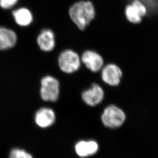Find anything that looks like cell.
<instances>
[{
  "label": "cell",
  "instance_id": "obj_1",
  "mask_svg": "<svg viewBox=\"0 0 158 158\" xmlns=\"http://www.w3.org/2000/svg\"><path fill=\"white\" fill-rule=\"evenodd\" d=\"M69 15L78 29L83 30L94 19L95 10L91 2L79 1L70 8Z\"/></svg>",
  "mask_w": 158,
  "mask_h": 158
},
{
  "label": "cell",
  "instance_id": "obj_2",
  "mask_svg": "<svg viewBox=\"0 0 158 158\" xmlns=\"http://www.w3.org/2000/svg\"><path fill=\"white\" fill-rule=\"evenodd\" d=\"M101 118L105 126L117 128L123 125L126 120V115L120 108L114 105H110L103 110Z\"/></svg>",
  "mask_w": 158,
  "mask_h": 158
},
{
  "label": "cell",
  "instance_id": "obj_3",
  "mask_svg": "<svg viewBox=\"0 0 158 158\" xmlns=\"http://www.w3.org/2000/svg\"><path fill=\"white\" fill-rule=\"evenodd\" d=\"M81 58L74 51L68 49L63 51L58 57V63L60 69L66 73H72L81 67Z\"/></svg>",
  "mask_w": 158,
  "mask_h": 158
},
{
  "label": "cell",
  "instance_id": "obj_4",
  "mask_svg": "<svg viewBox=\"0 0 158 158\" xmlns=\"http://www.w3.org/2000/svg\"><path fill=\"white\" fill-rule=\"evenodd\" d=\"M40 97L45 101L55 102L60 95V82L51 76L44 77L40 82Z\"/></svg>",
  "mask_w": 158,
  "mask_h": 158
},
{
  "label": "cell",
  "instance_id": "obj_5",
  "mask_svg": "<svg viewBox=\"0 0 158 158\" xmlns=\"http://www.w3.org/2000/svg\"><path fill=\"white\" fill-rule=\"evenodd\" d=\"M148 13V9L139 0H133L132 3L125 8L126 18L130 22L138 24L142 21V18Z\"/></svg>",
  "mask_w": 158,
  "mask_h": 158
},
{
  "label": "cell",
  "instance_id": "obj_6",
  "mask_svg": "<svg viewBox=\"0 0 158 158\" xmlns=\"http://www.w3.org/2000/svg\"><path fill=\"white\" fill-rule=\"evenodd\" d=\"M102 79L105 83L111 86H116L121 82L123 72L116 64H108L102 70Z\"/></svg>",
  "mask_w": 158,
  "mask_h": 158
},
{
  "label": "cell",
  "instance_id": "obj_7",
  "mask_svg": "<svg viewBox=\"0 0 158 158\" xmlns=\"http://www.w3.org/2000/svg\"><path fill=\"white\" fill-rule=\"evenodd\" d=\"M81 98L83 101L88 106L94 107L102 102L105 98V92L99 84H93L89 88L83 91Z\"/></svg>",
  "mask_w": 158,
  "mask_h": 158
},
{
  "label": "cell",
  "instance_id": "obj_8",
  "mask_svg": "<svg viewBox=\"0 0 158 158\" xmlns=\"http://www.w3.org/2000/svg\"><path fill=\"white\" fill-rule=\"evenodd\" d=\"M81 61L87 68L93 72H99L104 66L103 58L95 51H85L81 57Z\"/></svg>",
  "mask_w": 158,
  "mask_h": 158
},
{
  "label": "cell",
  "instance_id": "obj_9",
  "mask_svg": "<svg viewBox=\"0 0 158 158\" xmlns=\"http://www.w3.org/2000/svg\"><path fill=\"white\" fill-rule=\"evenodd\" d=\"M56 120V115L53 109L43 108L36 112L35 121L40 128H46L52 125Z\"/></svg>",
  "mask_w": 158,
  "mask_h": 158
},
{
  "label": "cell",
  "instance_id": "obj_10",
  "mask_svg": "<svg viewBox=\"0 0 158 158\" xmlns=\"http://www.w3.org/2000/svg\"><path fill=\"white\" fill-rule=\"evenodd\" d=\"M37 43L42 51H52L55 46V35L52 30L50 29H43L37 37Z\"/></svg>",
  "mask_w": 158,
  "mask_h": 158
},
{
  "label": "cell",
  "instance_id": "obj_11",
  "mask_svg": "<svg viewBox=\"0 0 158 158\" xmlns=\"http://www.w3.org/2000/svg\"><path fill=\"white\" fill-rule=\"evenodd\" d=\"M17 42L15 32L5 27H0V50H4L13 47Z\"/></svg>",
  "mask_w": 158,
  "mask_h": 158
},
{
  "label": "cell",
  "instance_id": "obj_12",
  "mask_svg": "<svg viewBox=\"0 0 158 158\" xmlns=\"http://www.w3.org/2000/svg\"><path fill=\"white\" fill-rule=\"evenodd\" d=\"M98 145L94 141H81L76 143L75 150L77 155L81 157L92 156L97 152Z\"/></svg>",
  "mask_w": 158,
  "mask_h": 158
},
{
  "label": "cell",
  "instance_id": "obj_13",
  "mask_svg": "<svg viewBox=\"0 0 158 158\" xmlns=\"http://www.w3.org/2000/svg\"><path fill=\"white\" fill-rule=\"evenodd\" d=\"M12 15L16 23L21 26H29L33 21L31 12L26 8H20L14 11Z\"/></svg>",
  "mask_w": 158,
  "mask_h": 158
},
{
  "label": "cell",
  "instance_id": "obj_14",
  "mask_svg": "<svg viewBox=\"0 0 158 158\" xmlns=\"http://www.w3.org/2000/svg\"><path fill=\"white\" fill-rule=\"evenodd\" d=\"M9 158H33L31 154L24 149L15 148L9 153Z\"/></svg>",
  "mask_w": 158,
  "mask_h": 158
},
{
  "label": "cell",
  "instance_id": "obj_15",
  "mask_svg": "<svg viewBox=\"0 0 158 158\" xmlns=\"http://www.w3.org/2000/svg\"><path fill=\"white\" fill-rule=\"evenodd\" d=\"M146 6L149 14L158 12V0H139Z\"/></svg>",
  "mask_w": 158,
  "mask_h": 158
},
{
  "label": "cell",
  "instance_id": "obj_16",
  "mask_svg": "<svg viewBox=\"0 0 158 158\" xmlns=\"http://www.w3.org/2000/svg\"><path fill=\"white\" fill-rule=\"evenodd\" d=\"M19 0H0V6L3 9H9L15 5Z\"/></svg>",
  "mask_w": 158,
  "mask_h": 158
}]
</instances>
